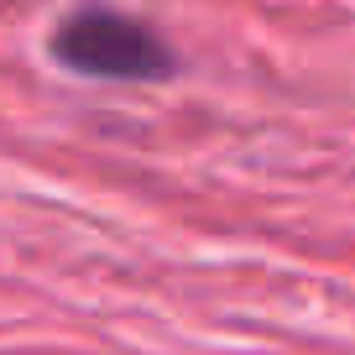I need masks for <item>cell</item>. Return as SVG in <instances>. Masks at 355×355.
Here are the masks:
<instances>
[{"mask_svg":"<svg viewBox=\"0 0 355 355\" xmlns=\"http://www.w3.org/2000/svg\"><path fill=\"white\" fill-rule=\"evenodd\" d=\"M53 58L84 78H167L173 47L136 16L84 6L53 32Z\"/></svg>","mask_w":355,"mask_h":355,"instance_id":"1","label":"cell"}]
</instances>
